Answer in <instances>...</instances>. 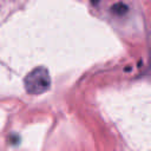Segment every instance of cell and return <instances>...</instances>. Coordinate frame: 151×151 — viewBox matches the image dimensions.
Returning a JSON list of instances; mask_svg holds the SVG:
<instances>
[{"mask_svg":"<svg viewBox=\"0 0 151 151\" xmlns=\"http://www.w3.org/2000/svg\"><path fill=\"white\" fill-rule=\"evenodd\" d=\"M26 92L29 94H41L51 86V77L45 67H35L24 79Z\"/></svg>","mask_w":151,"mask_h":151,"instance_id":"obj_1","label":"cell"},{"mask_svg":"<svg viewBox=\"0 0 151 151\" xmlns=\"http://www.w3.org/2000/svg\"><path fill=\"white\" fill-rule=\"evenodd\" d=\"M111 11H112L116 15H124V14L129 11V7H127L125 4H123V2H117V4H114V5L111 7Z\"/></svg>","mask_w":151,"mask_h":151,"instance_id":"obj_2","label":"cell"},{"mask_svg":"<svg viewBox=\"0 0 151 151\" xmlns=\"http://www.w3.org/2000/svg\"><path fill=\"white\" fill-rule=\"evenodd\" d=\"M90 1H91L92 4H94V5H96V4H98V2L100 1V0H90Z\"/></svg>","mask_w":151,"mask_h":151,"instance_id":"obj_3","label":"cell"}]
</instances>
